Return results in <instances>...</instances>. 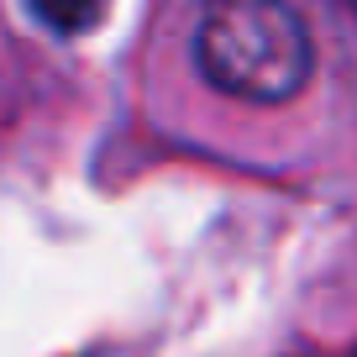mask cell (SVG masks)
Here are the masks:
<instances>
[{
	"label": "cell",
	"mask_w": 357,
	"mask_h": 357,
	"mask_svg": "<svg viewBox=\"0 0 357 357\" xmlns=\"http://www.w3.org/2000/svg\"><path fill=\"white\" fill-rule=\"evenodd\" d=\"M195 63L236 100L279 105L305 89L315 47L289 0H205L195 26Z\"/></svg>",
	"instance_id": "obj_1"
},
{
	"label": "cell",
	"mask_w": 357,
	"mask_h": 357,
	"mask_svg": "<svg viewBox=\"0 0 357 357\" xmlns=\"http://www.w3.org/2000/svg\"><path fill=\"white\" fill-rule=\"evenodd\" d=\"M32 11L58 32H89L105 16V0H32Z\"/></svg>",
	"instance_id": "obj_2"
},
{
	"label": "cell",
	"mask_w": 357,
	"mask_h": 357,
	"mask_svg": "<svg viewBox=\"0 0 357 357\" xmlns=\"http://www.w3.org/2000/svg\"><path fill=\"white\" fill-rule=\"evenodd\" d=\"M352 357H357V352H352Z\"/></svg>",
	"instance_id": "obj_3"
}]
</instances>
